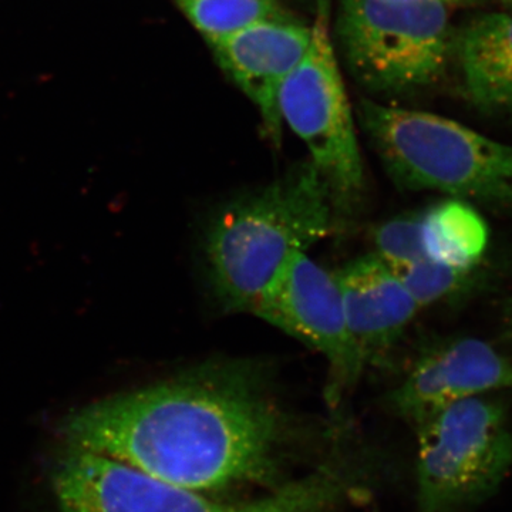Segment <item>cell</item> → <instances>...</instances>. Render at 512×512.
I'll return each mask as SVG.
<instances>
[{
  "instance_id": "e0dca14e",
  "label": "cell",
  "mask_w": 512,
  "mask_h": 512,
  "mask_svg": "<svg viewBox=\"0 0 512 512\" xmlns=\"http://www.w3.org/2000/svg\"><path fill=\"white\" fill-rule=\"evenodd\" d=\"M504 336L512 349V296L504 309Z\"/></svg>"
},
{
  "instance_id": "ba28073f",
  "label": "cell",
  "mask_w": 512,
  "mask_h": 512,
  "mask_svg": "<svg viewBox=\"0 0 512 512\" xmlns=\"http://www.w3.org/2000/svg\"><path fill=\"white\" fill-rule=\"evenodd\" d=\"M252 315L325 357L326 399L332 406H338L362 376L366 366L350 335L335 275L306 252L286 262Z\"/></svg>"
},
{
  "instance_id": "ac0fdd59",
  "label": "cell",
  "mask_w": 512,
  "mask_h": 512,
  "mask_svg": "<svg viewBox=\"0 0 512 512\" xmlns=\"http://www.w3.org/2000/svg\"><path fill=\"white\" fill-rule=\"evenodd\" d=\"M387 2L407 3V2H423V0H387ZM437 2L446 3V5H448V6H456V5H460V3H466V2H468V0H437Z\"/></svg>"
},
{
  "instance_id": "6da1fadb",
  "label": "cell",
  "mask_w": 512,
  "mask_h": 512,
  "mask_svg": "<svg viewBox=\"0 0 512 512\" xmlns=\"http://www.w3.org/2000/svg\"><path fill=\"white\" fill-rule=\"evenodd\" d=\"M281 433L265 367L222 360L167 383L83 407L67 447L113 458L197 493L262 480Z\"/></svg>"
},
{
  "instance_id": "d6986e66",
  "label": "cell",
  "mask_w": 512,
  "mask_h": 512,
  "mask_svg": "<svg viewBox=\"0 0 512 512\" xmlns=\"http://www.w3.org/2000/svg\"><path fill=\"white\" fill-rule=\"evenodd\" d=\"M501 2L505 3V5L511 6L512 8V0H501Z\"/></svg>"
},
{
  "instance_id": "52a82bcc",
  "label": "cell",
  "mask_w": 512,
  "mask_h": 512,
  "mask_svg": "<svg viewBox=\"0 0 512 512\" xmlns=\"http://www.w3.org/2000/svg\"><path fill=\"white\" fill-rule=\"evenodd\" d=\"M328 10L323 3L319 6L311 46L279 94V113L308 148L311 163L328 185L336 217H342L362 200L365 168Z\"/></svg>"
},
{
  "instance_id": "8992f818",
  "label": "cell",
  "mask_w": 512,
  "mask_h": 512,
  "mask_svg": "<svg viewBox=\"0 0 512 512\" xmlns=\"http://www.w3.org/2000/svg\"><path fill=\"white\" fill-rule=\"evenodd\" d=\"M419 512H460L493 497L512 466L507 406L470 397L416 424Z\"/></svg>"
},
{
  "instance_id": "4fadbf2b",
  "label": "cell",
  "mask_w": 512,
  "mask_h": 512,
  "mask_svg": "<svg viewBox=\"0 0 512 512\" xmlns=\"http://www.w3.org/2000/svg\"><path fill=\"white\" fill-rule=\"evenodd\" d=\"M427 258L441 264L470 268L483 262L490 245V228L466 200L450 197L421 211Z\"/></svg>"
},
{
  "instance_id": "7a4b0ae2",
  "label": "cell",
  "mask_w": 512,
  "mask_h": 512,
  "mask_svg": "<svg viewBox=\"0 0 512 512\" xmlns=\"http://www.w3.org/2000/svg\"><path fill=\"white\" fill-rule=\"evenodd\" d=\"M336 211L315 165L231 202L207 235L208 272L222 308L254 313L293 255L332 234Z\"/></svg>"
},
{
  "instance_id": "8fae6325",
  "label": "cell",
  "mask_w": 512,
  "mask_h": 512,
  "mask_svg": "<svg viewBox=\"0 0 512 512\" xmlns=\"http://www.w3.org/2000/svg\"><path fill=\"white\" fill-rule=\"evenodd\" d=\"M346 322L363 363L375 365L399 342L420 308L402 279L376 255L333 272Z\"/></svg>"
},
{
  "instance_id": "7c38bea8",
  "label": "cell",
  "mask_w": 512,
  "mask_h": 512,
  "mask_svg": "<svg viewBox=\"0 0 512 512\" xmlns=\"http://www.w3.org/2000/svg\"><path fill=\"white\" fill-rule=\"evenodd\" d=\"M464 97L484 113L512 114V13L474 19L453 40Z\"/></svg>"
},
{
  "instance_id": "5b68a950",
  "label": "cell",
  "mask_w": 512,
  "mask_h": 512,
  "mask_svg": "<svg viewBox=\"0 0 512 512\" xmlns=\"http://www.w3.org/2000/svg\"><path fill=\"white\" fill-rule=\"evenodd\" d=\"M52 483L62 512H325L345 491L342 478L323 473L249 503H218L73 447L57 461Z\"/></svg>"
},
{
  "instance_id": "9a60e30c",
  "label": "cell",
  "mask_w": 512,
  "mask_h": 512,
  "mask_svg": "<svg viewBox=\"0 0 512 512\" xmlns=\"http://www.w3.org/2000/svg\"><path fill=\"white\" fill-rule=\"evenodd\" d=\"M177 3L210 45L259 20L278 15V0H177Z\"/></svg>"
},
{
  "instance_id": "9c48e42d",
  "label": "cell",
  "mask_w": 512,
  "mask_h": 512,
  "mask_svg": "<svg viewBox=\"0 0 512 512\" xmlns=\"http://www.w3.org/2000/svg\"><path fill=\"white\" fill-rule=\"evenodd\" d=\"M504 389H512V355L483 339L453 338L416 360L389 403L416 426L450 404Z\"/></svg>"
},
{
  "instance_id": "277c9868",
  "label": "cell",
  "mask_w": 512,
  "mask_h": 512,
  "mask_svg": "<svg viewBox=\"0 0 512 512\" xmlns=\"http://www.w3.org/2000/svg\"><path fill=\"white\" fill-rule=\"evenodd\" d=\"M450 8L437 0H340L335 33L349 73L373 93L436 83L453 55Z\"/></svg>"
},
{
  "instance_id": "5bb4252c",
  "label": "cell",
  "mask_w": 512,
  "mask_h": 512,
  "mask_svg": "<svg viewBox=\"0 0 512 512\" xmlns=\"http://www.w3.org/2000/svg\"><path fill=\"white\" fill-rule=\"evenodd\" d=\"M396 272L420 309L471 296L485 282L481 264L460 268L423 259Z\"/></svg>"
},
{
  "instance_id": "2e32d148",
  "label": "cell",
  "mask_w": 512,
  "mask_h": 512,
  "mask_svg": "<svg viewBox=\"0 0 512 512\" xmlns=\"http://www.w3.org/2000/svg\"><path fill=\"white\" fill-rule=\"evenodd\" d=\"M372 242L377 258L394 271L429 259L424 249L423 217L410 212L380 224L373 229Z\"/></svg>"
},
{
  "instance_id": "3957f363",
  "label": "cell",
  "mask_w": 512,
  "mask_h": 512,
  "mask_svg": "<svg viewBox=\"0 0 512 512\" xmlns=\"http://www.w3.org/2000/svg\"><path fill=\"white\" fill-rule=\"evenodd\" d=\"M357 117L397 187L512 211V146L437 114L367 99Z\"/></svg>"
},
{
  "instance_id": "30bf717a",
  "label": "cell",
  "mask_w": 512,
  "mask_h": 512,
  "mask_svg": "<svg viewBox=\"0 0 512 512\" xmlns=\"http://www.w3.org/2000/svg\"><path fill=\"white\" fill-rule=\"evenodd\" d=\"M311 42L312 26L275 15L211 45L221 69L255 104L266 134L276 144L284 126L279 94Z\"/></svg>"
}]
</instances>
